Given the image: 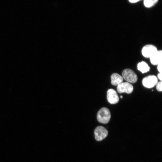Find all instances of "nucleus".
I'll use <instances>...</instances> for the list:
<instances>
[{"instance_id":"1","label":"nucleus","mask_w":162,"mask_h":162,"mask_svg":"<svg viewBox=\"0 0 162 162\" xmlns=\"http://www.w3.org/2000/svg\"><path fill=\"white\" fill-rule=\"evenodd\" d=\"M97 117L99 122L104 124L107 123L111 118V114L109 110L106 107L101 108L98 111Z\"/></svg>"},{"instance_id":"2","label":"nucleus","mask_w":162,"mask_h":162,"mask_svg":"<svg viewBox=\"0 0 162 162\" xmlns=\"http://www.w3.org/2000/svg\"><path fill=\"white\" fill-rule=\"evenodd\" d=\"M122 77L128 82L135 83L136 82L138 77L136 74L132 70L125 69L122 71Z\"/></svg>"},{"instance_id":"3","label":"nucleus","mask_w":162,"mask_h":162,"mask_svg":"<svg viewBox=\"0 0 162 162\" xmlns=\"http://www.w3.org/2000/svg\"><path fill=\"white\" fill-rule=\"evenodd\" d=\"M94 133L95 138L98 141H101L104 139L108 134L107 130L104 127L100 126L95 128Z\"/></svg>"},{"instance_id":"4","label":"nucleus","mask_w":162,"mask_h":162,"mask_svg":"<svg viewBox=\"0 0 162 162\" xmlns=\"http://www.w3.org/2000/svg\"><path fill=\"white\" fill-rule=\"evenodd\" d=\"M158 50V49L155 46L149 44L145 45L142 47L141 53L144 57L149 58Z\"/></svg>"},{"instance_id":"5","label":"nucleus","mask_w":162,"mask_h":162,"mask_svg":"<svg viewBox=\"0 0 162 162\" xmlns=\"http://www.w3.org/2000/svg\"><path fill=\"white\" fill-rule=\"evenodd\" d=\"M158 82L157 77L154 75H150L144 77L142 80L143 86L148 88L154 86Z\"/></svg>"},{"instance_id":"6","label":"nucleus","mask_w":162,"mask_h":162,"mask_svg":"<svg viewBox=\"0 0 162 162\" xmlns=\"http://www.w3.org/2000/svg\"><path fill=\"white\" fill-rule=\"evenodd\" d=\"M117 89L119 93H126L130 94L133 91V86L128 82H122L117 86Z\"/></svg>"},{"instance_id":"7","label":"nucleus","mask_w":162,"mask_h":162,"mask_svg":"<svg viewBox=\"0 0 162 162\" xmlns=\"http://www.w3.org/2000/svg\"><path fill=\"white\" fill-rule=\"evenodd\" d=\"M107 98L108 102L111 104L117 103L119 100L117 92L113 89H110L107 91Z\"/></svg>"},{"instance_id":"8","label":"nucleus","mask_w":162,"mask_h":162,"mask_svg":"<svg viewBox=\"0 0 162 162\" xmlns=\"http://www.w3.org/2000/svg\"><path fill=\"white\" fill-rule=\"evenodd\" d=\"M151 63L154 65H157L160 62H162V51L158 50L150 58Z\"/></svg>"},{"instance_id":"9","label":"nucleus","mask_w":162,"mask_h":162,"mask_svg":"<svg viewBox=\"0 0 162 162\" xmlns=\"http://www.w3.org/2000/svg\"><path fill=\"white\" fill-rule=\"evenodd\" d=\"M111 83L114 86H118L123 82V78L117 73L112 74L111 76Z\"/></svg>"},{"instance_id":"10","label":"nucleus","mask_w":162,"mask_h":162,"mask_svg":"<svg viewBox=\"0 0 162 162\" xmlns=\"http://www.w3.org/2000/svg\"><path fill=\"white\" fill-rule=\"evenodd\" d=\"M137 67V69L142 73L148 72L150 69L148 64L144 61H142L138 63Z\"/></svg>"},{"instance_id":"11","label":"nucleus","mask_w":162,"mask_h":162,"mask_svg":"<svg viewBox=\"0 0 162 162\" xmlns=\"http://www.w3.org/2000/svg\"><path fill=\"white\" fill-rule=\"evenodd\" d=\"M158 0H144V4L147 8H150L154 5Z\"/></svg>"},{"instance_id":"12","label":"nucleus","mask_w":162,"mask_h":162,"mask_svg":"<svg viewBox=\"0 0 162 162\" xmlns=\"http://www.w3.org/2000/svg\"><path fill=\"white\" fill-rule=\"evenodd\" d=\"M162 82L161 81L158 82L156 84V88L157 90L159 92L162 91Z\"/></svg>"},{"instance_id":"13","label":"nucleus","mask_w":162,"mask_h":162,"mask_svg":"<svg viewBox=\"0 0 162 162\" xmlns=\"http://www.w3.org/2000/svg\"><path fill=\"white\" fill-rule=\"evenodd\" d=\"M162 62L159 63L157 65V69L160 73H162Z\"/></svg>"},{"instance_id":"14","label":"nucleus","mask_w":162,"mask_h":162,"mask_svg":"<svg viewBox=\"0 0 162 162\" xmlns=\"http://www.w3.org/2000/svg\"><path fill=\"white\" fill-rule=\"evenodd\" d=\"M157 77L159 80H160L161 81H162V73H158L157 75Z\"/></svg>"},{"instance_id":"15","label":"nucleus","mask_w":162,"mask_h":162,"mask_svg":"<svg viewBox=\"0 0 162 162\" xmlns=\"http://www.w3.org/2000/svg\"><path fill=\"white\" fill-rule=\"evenodd\" d=\"M141 0H129V1L131 3H134L138 2Z\"/></svg>"},{"instance_id":"16","label":"nucleus","mask_w":162,"mask_h":162,"mask_svg":"<svg viewBox=\"0 0 162 162\" xmlns=\"http://www.w3.org/2000/svg\"><path fill=\"white\" fill-rule=\"evenodd\" d=\"M120 97L121 98H123V96H122L121 95V96H120Z\"/></svg>"}]
</instances>
